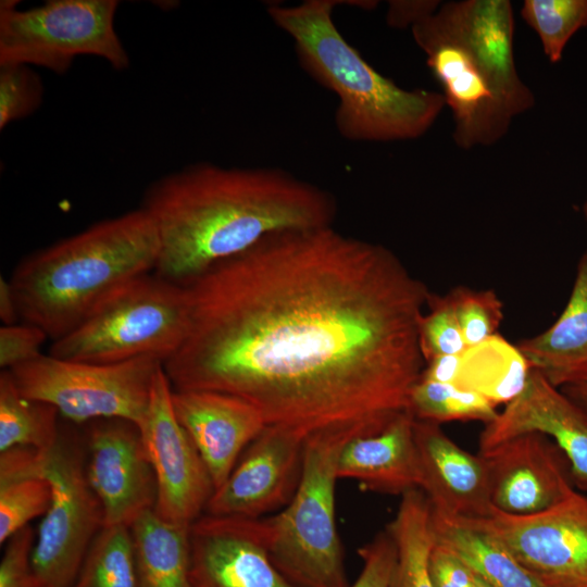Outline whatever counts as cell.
I'll return each instance as SVG.
<instances>
[{
	"label": "cell",
	"instance_id": "obj_1",
	"mask_svg": "<svg viewBox=\"0 0 587 587\" xmlns=\"http://www.w3.org/2000/svg\"><path fill=\"white\" fill-rule=\"evenodd\" d=\"M185 287L187 333L163 363L174 390L238 397L305 439L376 434L409 410L430 291L387 247L282 230Z\"/></svg>",
	"mask_w": 587,
	"mask_h": 587
},
{
	"label": "cell",
	"instance_id": "obj_2",
	"mask_svg": "<svg viewBox=\"0 0 587 587\" xmlns=\"http://www.w3.org/2000/svg\"><path fill=\"white\" fill-rule=\"evenodd\" d=\"M160 241L154 274L187 286L270 234L332 226L335 197L268 166L191 164L154 180L140 205Z\"/></svg>",
	"mask_w": 587,
	"mask_h": 587
},
{
	"label": "cell",
	"instance_id": "obj_3",
	"mask_svg": "<svg viewBox=\"0 0 587 587\" xmlns=\"http://www.w3.org/2000/svg\"><path fill=\"white\" fill-rule=\"evenodd\" d=\"M410 29L441 87L458 147L497 143L513 120L534 107L515 64L509 0L448 1Z\"/></svg>",
	"mask_w": 587,
	"mask_h": 587
},
{
	"label": "cell",
	"instance_id": "obj_4",
	"mask_svg": "<svg viewBox=\"0 0 587 587\" xmlns=\"http://www.w3.org/2000/svg\"><path fill=\"white\" fill-rule=\"evenodd\" d=\"M159 252L155 225L142 208L35 251L9 278L20 319L59 340L125 286L153 273Z\"/></svg>",
	"mask_w": 587,
	"mask_h": 587
},
{
	"label": "cell",
	"instance_id": "obj_5",
	"mask_svg": "<svg viewBox=\"0 0 587 587\" xmlns=\"http://www.w3.org/2000/svg\"><path fill=\"white\" fill-rule=\"evenodd\" d=\"M338 1L273 3L267 14L294 41L300 66L338 98L334 121L350 141L390 142L424 136L446 108L440 91L404 89L373 67L333 20Z\"/></svg>",
	"mask_w": 587,
	"mask_h": 587
},
{
	"label": "cell",
	"instance_id": "obj_6",
	"mask_svg": "<svg viewBox=\"0 0 587 587\" xmlns=\"http://www.w3.org/2000/svg\"><path fill=\"white\" fill-rule=\"evenodd\" d=\"M358 435L315 434L305 439L298 488L278 513L263 517L274 565L300 587H349L336 526L337 458Z\"/></svg>",
	"mask_w": 587,
	"mask_h": 587
},
{
	"label": "cell",
	"instance_id": "obj_7",
	"mask_svg": "<svg viewBox=\"0 0 587 587\" xmlns=\"http://www.w3.org/2000/svg\"><path fill=\"white\" fill-rule=\"evenodd\" d=\"M188 315L185 286L146 274L113 295L71 333L52 341L49 354L91 363L142 357L164 363L183 344Z\"/></svg>",
	"mask_w": 587,
	"mask_h": 587
},
{
	"label": "cell",
	"instance_id": "obj_8",
	"mask_svg": "<svg viewBox=\"0 0 587 587\" xmlns=\"http://www.w3.org/2000/svg\"><path fill=\"white\" fill-rule=\"evenodd\" d=\"M17 3L0 2V66L36 65L63 75L82 55L118 71L129 65L114 28L116 0H49L24 10Z\"/></svg>",
	"mask_w": 587,
	"mask_h": 587
},
{
	"label": "cell",
	"instance_id": "obj_9",
	"mask_svg": "<svg viewBox=\"0 0 587 587\" xmlns=\"http://www.w3.org/2000/svg\"><path fill=\"white\" fill-rule=\"evenodd\" d=\"M162 365L150 357L91 363L42 353L8 371L22 395L54 407L71 422L120 419L139 426Z\"/></svg>",
	"mask_w": 587,
	"mask_h": 587
},
{
	"label": "cell",
	"instance_id": "obj_10",
	"mask_svg": "<svg viewBox=\"0 0 587 587\" xmlns=\"http://www.w3.org/2000/svg\"><path fill=\"white\" fill-rule=\"evenodd\" d=\"M42 470L52 498L33 548L39 587H73L93 539L104 526L100 501L92 491L80 452L59 438L42 450Z\"/></svg>",
	"mask_w": 587,
	"mask_h": 587
},
{
	"label": "cell",
	"instance_id": "obj_11",
	"mask_svg": "<svg viewBox=\"0 0 587 587\" xmlns=\"http://www.w3.org/2000/svg\"><path fill=\"white\" fill-rule=\"evenodd\" d=\"M466 520L502 541L545 587H587V496L575 487L537 514L492 509Z\"/></svg>",
	"mask_w": 587,
	"mask_h": 587
},
{
	"label": "cell",
	"instance_id": "obj_12",
	"mask_svg": "<svg viewBox=\"0 0 587 587\" xmlns=\"http://www.w3.org/2000/svg\"><path fill=\"white\" fill-rule=\"evenodd\" d=\"M172 392L162 365L138 428L155 477L154 511L167 522L190 527L205 511L214 487L202 458L175 415Z\"/></svg>",
	"mask_w": 587,
	"mask_h": 587
},
{
	"label": "cell",
	"instance_id": "obj_13",
	"mask_svg": "<svg viewBox=\"0 0 587 587\" xmlns=\"http://www.w3.org/2000/svg\"><path fill=\"white\" fill-rule=\"evenodd\" d=\"M304 444L305 438L292 430L266 425L213 491L205 514L260 519L282 510L298 488Z\"/></svg>",
	"mask_w": 587,
	"mask_h": 587
},
{
	"label": "cell",
	"instance_id": "obj_14",
	"mask_svg": "<svg viewBox=\"0 0 587 587\" xmlns=\"http://www.w3.org/2000/svg\"><path fill=\"white\" fill-rule=\"evenodd\" d=\"M88 483L104 525L130 526L157 502V484L140 430L132 422L98 420L88 434Z\"/></svg>",
	"mask_w": 587,
	"mask_h": 587
},
{
	"label": "cell",
	"instance_id": "obj_15",
	"mask_svg": "<svg viewBox=\"0 0 587 587\" xmlns=\"http://www.w3.org/2000/svg\"><path fill=\"white\" fill-rule=\"evenodd\" d=\"M189 536L190 587H300L274 565L263 517L204 514Z\"/></svg>",
	"mask_w": 587,
	"mask_h": 587
},
{
	"label": "cell",
	"instance_id": "obj_16",
	"mask_svg": "<svg viewBox=\"0 0 587 587\" xmlns=\"http://www.w3.org/2000/svg\"><path fill=\"white\" fill-rule=\"evenodd\" d=\"M479 454L488 471L491 507L501 513H540L574 487L565 454L544 434H523Z\"/></svg>",
	"mask_w": 587,
	"mask_h": 587
},
{
	"label": "cell",
	"instance_id": "obj_17",
	"mask_svg": "<svg viewBox=\"0 0 587 587\" xmlns=\"http://www.w3.org/2000/svg\"><path fill=\"white\" fill-rule=\"evenodd\" d=\"M527 433L553 440L570 463L574 487L587 491V411L534 369L523 391L485 424L479 453Z\"/></svg>",
	"mask_w": 587,
	"mask_h": 587
},
{
	"label": "cell",
	"instance_id": "obj_18",
	"mask_svg": "<svg viewBox=\"0 0 587 587\" xmlns=\"http://www.w3.org/2000/svg\"><path fill=\"white\" fill-rule=\"evenodd\" d=\"M172 403L216 490L266 427L263 416L249 402L218 391L173 389Z\"/></svg>",
	"mask_w": 587,
	"mask_h": 587
},
{
	"label": "cell",
	"instance_id": "obj_19",
	"mask_svg": "<svg viewBox=\"0 0 587 587\" xmlns=\"http://www.w3.org/2000/svg\"><path fill=\"white\" fill-rule=\"evenodd\" d=\"M420 486L434 513L452 519L488 516V471L484 458L457 445L440 424L414 422Z\"/></svg>",
	"mask_w": 587,
	"mask_h": 587
},
{
	"label": "cell",
	"instance_id": "obj_20",
	"mask_svg": "<svg viewBox=\"0 0 587 587\" xmlns=\"http://www.w3.org/2000/svg\"><path fill=\"white\" fill-rule=\"evenodd\" d=\"M415 417L408 410L379 433L355 436L341 448L336 473L363 489L402 496L420 486Z\"/></svg>",
	"mask_w": 587,
	"mask_h": 587
},
{
	"label": "cell",
	"instance_id": "obj_21",
	"mask_svg": "<svg viewBox=\"0 0 587 587\" xmlns=\"http://www.w3.org/2000/svg\"><path fill=\"white\" fill-rule=\"evenodd\" d=\"M517 347L532 369L557 387L587 372V250L579 258L560 316L542 333L521 340Z\"/></svg>",
	"mask_w": 587,
	"mask_h": 587
},
{
	"label": "cell",
	"instance_id": "obj_22",
	"mask_svg": "<svg viewBox=\"0 0 587 587\" xmlns=\"http://www.w3.org/2000/svg\"><path fill=\"white\" fill-rule=\"evenodd\" d=\"M432 514L436 544L453 552L491 587H545L490 533L466 519L446 517L433 510Z\"/></svg>",
	"mask_w": 587,
	"mask_h": 587
},
{
	"label": "cell",
	"instance_id": "obj_23",
	"mask_svg": "<svg viewBox=\"0 0 587 587\" xmlns=\"http://www.w3.org/2000/svg\"><path fill=\"white\" fill-rule=\"evenodd\" d=\"M129 528L139 587H190V527L167 522L153 509Z\"/></svg>",
	"mask_w": 587,
	"mask_h": 587
},
{
	"label": "cell",
	"instance_id": "obj_24",
	"mask_svg": "<svg viewBox=\"0 0 587 587\" xmlns=\"http://www.w3.org/2000/svg\"><path fill=\"white\" fill-rule=\"evenodd\" d=\"M52 488L42 470V450L14 447L0 452V542L43 516Z\"/></svg>",
	"mask_w": 587,
	"mask_h": 587
},
{
	"label": "cell",
	"instance_id": "obj_25",
	"mask_svg": "<svg viewBox=\"0 0 587 587\" xmlns=\"http://www.w3.org/2000/svg\"><path fill=\"white\" fill-rule=\"evenodd\" d=\"M530 371L517 345L497 334L461 353L454 385L497 407L510 403L523 391Z\"/></svg>",
	"mask_w": 587,
	"mask_h": 587
},
{
	"label": "cell",
	"instance_id": "obj_26",
	"mask_svg": "<svg viewBox=\"0 0 587 587\" xmlns=\"http://www.w3.org/2000/svg\"><path fill=\"white\" fill-rule=\"evenodd\" d=\"M386 529L397 550L391 587H434L428 569L429 555L436 545L433 514L421 489L401 496L396 515Z\"/></svg>",
	"mask_w": 587,
	"mask_h": 587
},
{
	"label": "cell",
	"instance_id": "obj_27",
	"mask_svg": "<svg viewBox=\"0 0 587 587\" xmlns=\"http://www.w3.org/2000/svg\"><path fill=\"white\" fill-rule=\"evenodd\" d=\"M58 410L25 397L11 373H0V452L14 447L52 448L59 440Z\"/></svg>",
	"mask_w": 587,
	"mask_h": 587
},
{
	"label": "cell",
	"instance_id": "obj_28",
	"mask_svg": "<svg viewBox=\"0 0 587 587\" xmlns=\"http://www.w3.org/2000/svg\"><path fill=\"white\" fill-rule=\"evenodd\" d=\"M73 587H139L128 526L104 525L101 528Z\"/></svg>",
	"mask_w": 587,
	"mask_h": 587
},
{
	"label": "cell",
	"instance_id": "obj_29",
	"mask_svg": "<svg viewBox=\"0 0 587 587\" xmlns=\"http://www.w3.org/2000/svg\"><path fill=\"white\" fill-rule=\"evenodd\" d=\"M497 407L483 396L452 384L422 379L413 387L409 411L416 420L434 423L450 421H494Z\"/></svg>",
	"mask_w": 587,
	"mask_h": 587
},
{
	"label": "cell",
	"instance_id": "obj_30",
	"mask_svg": "<svg viewBox=\"0 0 587 587\" xmlns=\"http://www.w3.org/2000/svg\"><path fill=\"white\" fill-rule=\"evenodd\" d=\"M521 15L548 61L558 63L571 38L587 26V0H525Z\"/></svg>",
	"mask_w": 587,
	"mask_h": 587
},
{
	"label": "cell",
	"instance_id": "obj_31",
	"mask_svg": "<svg viewBox=\"0 0 587 587\" xmlns=\"http://www.w3.org/2000/svg\"><path fill=\"white\" fill-rule=\"evenodd\" d=\"M447 294L467 347L478 345L498 334L503 320V304L494 290L457 286Z\"/></svg>",
	"mask_w": 587,
	"mask_h": 587
},
{
	"label": "cell",
	"instance_id": "obj_32",
	"mask_svg": "<svg viewBox=\"0 0 587 587\" xmlns=\"http://www.w3.org/2000/svg\"><path fill=\"white\" fill-rule=\"evenodd\" d=\"M427 308L428 312L423 313L419 323V344L424 361L463 353L467 346L448 294L430 292Z\"/></svg>",
	"mask_w": 587,
	"mask_h": 587
},
{
	"label": "cell",
	"instance_id": "obj_33",
	"mask_svg": "<svg viewBox=\"0 0 587 587\" xmlns=\"http://www.w3.org/2000/svg\"><path fill=\"white\" fill-rule=\"evenodd\" d=\"M42 96L41 78L30 66H0V128L34 113L40 107Z\"/></svg>",
	"mask_w": 587,
	"mask_h": 587
},
{
	"label": "cell",
	"instance_id": "obj_34",
	"mask_svg": "<svg viewBox=\"0 0 587 587\" xmlns=\"http://www.w3.org/2000/svg\"><path fill=\"white\" fill-rule=\"evenodd\" d=\"M362 569L349 587H391L397 563L395 542L387 529L359 549Z\"/></svg>",
	"mask_w": 587,
	"mask_h": 587
},
{
	"label": "cell",
	"instance_id": "obj_35",
	"mask_svg": "<svg viewBox=\"0 0 587 587\" xmlns=\"http://www.w3.org/2000/svg\"><path fill=\"white\" fill-rule=\"evenodd\" d=\"M34 544L29 525L9 538L0 562V587H39L32 562Z\"/></svg>",
	"mask_w": 587,
	"mask_h": 587
},
{
	"label": "cell",
	"instance_id": "obj_36",
	"mask_svg": "<svg viewBox=\"0 0 587 587\" xmlns=\"http://www.w3.org/2000/svg\"><path fill=\"white\" fill-rule=\"evenodd\" d=\"M47 334L39 327L23 323L0 328V366L11 370L41 355Z\"/></svg>",
	"mask_w": 587,
	"mask_h": 587
},
{
	"label": "cell",
	"instance_id": "obj_37",
	"mask_svg": "<svg viewBox=\"0 0 587 587\" xmlns=\"http://www.w3.org/2000/svg\"><path fill=\"white\" fill-rule=\"evenodd\" d=\"M434 587H475V574L447 548L436 544L428 561Z\"/></svg>",
	"mask_w": 587,
	"mask_h": 587
},
{
	"label": "cell",
	"instance_id": "obj_38",
	"mask_svg": "<svg viewBox=\"0 0 587 587\" xmlns=\"http://www.w3.org/2000/svg\"><path fill=\"white\" fill-rule=\"evenodd\" d=\"M441 3L437 0L390 1L386 14L387 24L395 28H411L420 20L434 13Z\"/></svg>",
	"mask_w": 587,
	"mask_h": 587
},
{
	"label": "cell",
	"instance_id": "obj_39",
	"mask_svg": "<svg viewBox=\"0 0 587 587\" xmlns=\"http://www.w3.org/2000/svg\"><path fill=\"white\" fill-rule=\"evenodd\" d=\"M460 359L461 354L435 357L425 362L420 378L454 385L459 371Z\"/></svg>",
	"mask_w": 587,
	"mask_h": 587
},
{
	"label": "cell",
	"instance_id": "obj_40",
	"mask_svg": "<svg viewBox=\"0 0 587 587\" xmlns=\"http://www.w3.org/2000/svg\"><path fill=\"white\" fill-rule=\"evenodd\" d=\"M0 320L4 325L17 324L21 320L15 294L3 276L0 277Z\"/></svg>",
	"mask_w": 587,
	"mask_h": 587
},
{
	"label": "cell",
	"instance_id": "obj_41",
	"mask_svg": "<svg viewBox=\"0 0 587 587\" xmlns=\"http://www.w3.org/2000/svg\"><path fill=\"white\" fill-rule=\"evenodd\" d=\"M559 388L587 411V372L570 379Z\"/></svg>",
	"mask_w": 587,
	"mask_h": 587
},
{
	"label": "cell",
	"instance_id": "obj_42",
	"mask_svg": "<svg viewBox=\"0 0 587 587\" xmlns=\"http://www.w3.org/2000/svg\"><path fill=\"white\" fill-rule=\"evenodd\" d=\"M475 587H491V586L476 576V578H475Z\"/></svg>",
	"mask_w": 587,
	"mask_h": 587
},
{
	"label": "cell",
	"instance_id": "obj_43",
	"mask_svg": "<svg viewBox=\"0 0 587 587\" xmlns=\"http://www.w3.org/2000/svg\"><path fill=\"white\" fill-rule=\"evenodd\" d=\"M583 214H584V217H585V221L587 223V199L583 205Z\"/></svg>",
	"mask_w": 587,
	"mask_h": 587
}]
</instances>
